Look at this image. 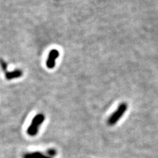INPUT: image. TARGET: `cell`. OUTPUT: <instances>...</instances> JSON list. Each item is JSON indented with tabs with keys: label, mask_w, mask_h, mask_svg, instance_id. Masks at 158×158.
Masks as SVG:
<instances>
[{
	"label": "cell",
	"mask_w": 158,
	"mask_h": 158,
	"mask_svg": "<svg viewBox=\"0 0 158 158\" xmlns=\"http://www.w3.org/2000/svg\"><path fill=\"white\" fill-rule=\"evenodd\" d=\"M44 120H45V115L42 113H39L34 117L27 131L28 135L30 136H36L38 134L40 127L44 123Z\"/></svg>",
	"instance_id": "1"
},
{
	"label": "cell",
	"mask_w": 158,
	"mask_h": 158,
	"mask_svg": "<svg viewBox=\"0 0 158 158\" xmlns=\"http://www.w3.org/2000/svg\"><path fill=\"white\" fill-rule=\"evenodd\" d=\"M128 108L127 103L123 102L121 103V104L118 106V108L116 110V111L113 113V114L108 118L107 123L109 125L112 126L115 125V123L118 122V121L124 115V113L126 112Z\"/></svg>",
	"instance_id": "2"
},
{
	"label": "cell",
	"mask_w": 158,
	"mask_h": 158,
	"mask_svg": "<svg viewBox=\"0 0 158 158\" xmlns=\"http://www.w3.org/2000/svg\"><path fill=\"white\" fill-rule=\"evenodd\" d=\"M59 56V52L57 49H53L49 52L46 60V66L48 69H53L56 66V61Z\"/></svg>",
	"instance_id": "3"
},
{
	"label": "cell",
	"mask_w": 158,
	"mask_h": 158,
	"mask_svg": "<svg viewBox=\"0 0 158 158\" xmlns=\"http://www.w3.org/2000/svg\"><path fill=\"white\" fill-rule=\"evenodd\" d=\"M23 75V72L22 70L19 69H17L15 70H13L12 71H7L5 73V77L6 78L8 81L13 80L15 78H18L21 77Z\"/></svg>",
	"instance_id": "4"
},
{
	"label": "cell",
	"mask_w": 158,
	"mask_h": 158,
	"mask_svg": "<svg viewBox=\"0 0 158 158\" xmlns=\"http://www.w3.org/2000/svg\"><path fill=\"white\" fill-rule=\"evenodd\" d=\"M23 158H52L48 155H45L42 152H34L27 153L23 155Z\"/></svg>",
	"instance_id": "5"
},
{
	"label": "cell",
	"mask_w": 158,
	"mask_h": 158,
	"mask_svg": "<svg viewBox=\"0 0 158 158\" xmlns=\"http://www.w3.org/2000/svg\"><path fill=\"white\" fill-rule=\"evenodd\" d=\"M0 65L5 73L7 72V63L3 59H0Z\"/></svg>",
	"instance_id": "6"
}]
</instances>
